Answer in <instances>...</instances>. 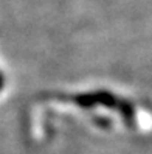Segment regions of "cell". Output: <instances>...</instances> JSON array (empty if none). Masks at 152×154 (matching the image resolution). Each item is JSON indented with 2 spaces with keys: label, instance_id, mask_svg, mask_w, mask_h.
<instances>
[{
  "label": "cell",
  "instance_id": "1",
  "mask_svg": "<svg viewBox=\"0 0 152 154\" xmlns=\"http://www.w3.org/2000/svg\"><path fill=\"white\" fill-rule=\"evenodd\" d=\"M76 101L81 104V106H93L96 103H100V104H106V106H113L115 103V98L109 94H106V92H96V94H87V95H81V97H78Z\"/></svg>",
  "mask_w": 152,
  "mask_h": 154
},
{
  "label": "cell",
  "instance_id": "2",
  "mask_svg": "<svg viewBox=\"0 0 152 154\" xmlns=\"http://www.w3.org/2000/svg\"><path fill=\"white\" fill-rule=\"evenodd\" d=\"M2 84H3V76L0 75V89H2Z\"/></svg>",
  "mask_w": 152,
  "mask_h": 154
}]
</instances>
